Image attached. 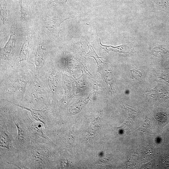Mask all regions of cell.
I'll use <instances>...</instances> for the list:
<instances>
[{
	"instance_id": "6da1fadb",
	"label": "cell",
	"mask_w": 169,
	"mask_h": 169,
	"mask_svg": "<svg viewBox=\"0 0 169 169\" xmlns=\"http://www.w3.org/2000/svg\"><path fill=\"white\" fill-rule=\"evenodd\" d=\"M65 19H54L46 16L44 19V27L46 33L49 36H58L60 32L59 28L60 24Z\"/></svg>"
},
{
	"instance_id": "7a4b0ae2",
	"label": "cell",
	"mask_w": 169,
	"mask_h": 169,
	"mask_svg": "<svg viewBox=\"0 0 169 169\" xmlns=\"http://www.w3.org/2000/svg\"><path fill=\"white\" fill-rule=\"evenodd\" d=\"M28 127L32 136L39 140H46L47 137L44 135L41 125L39 123L29 121Z\"/></svg>"
},
{
	"instance_id": "3957f363",
	"label": "cell",
	"mask_w": 169,
	"mask_h": 169,
	"mask_svg": "<svg viewBox=\"0 0 169 169\" xmlns=\"http://www.w3.org/2000/svg\"><path fill=\"white\" fill-rule=\"evenodd\" d=\"M0 142L1 147L10 149L11 140L5 125L1 128Z\"/></svg>"
},
{
	"instance_id": "277c9868",
	"label": "cell",
	"mask_w": 169,
	"mask_h": 169,
	"mask_svg": "<svg viewBox=\"0 0 169 169\" xmlns=\"http://www.w3.org/2000/svg\"><path fill=\"white\" fill-rule=\"evenodd\" d=\"M19 107L29 111L33 118L37 121L40 122L44 125L45 127L46 126V119L44 115V111L30 109L28 107L17 105Z\"/></svg>"
},
{
	"instance_id": "5b68a950",
	"label": "cell",
	"mask_w": 169,
	"mask_h": 169,
	"mask_svg": "<svg viewBox=\"0 0 169 169\" xmlns=\"http://www.w3.org/2000/svg\"><path fill=\"white\" fill-rule=\"evenodd\" d=\"M14 39V35L13 34L11 35L6 45L4 48L2 49L1 53L2 58L3 60H6L11 53Z\"/></svg>"
},
{
	"instance_id": "8992f818",
	"label": "cell",
	"mask_w": 169,
	"mask_h": 169,
	"mask_svg": "<svg viewBox=\"0 0 169 169\" xmlns=\"http://www.w3.org/2000/svg\"><path fill=\"white\" fill-rule=\"evenodd\" d=\"M32 159L35 160L37 163H41L42 162L46 161L48 158V154L44 151L40 149L33 150L32 152Z\"/></svg>"
},
{
	"instance_id": "52a82bcc",
	"label": "cell",
	"mask_w": 169,
	"mask_h": 169,
	"mask_svg": "<svg viewBox=\"0 0 169 169\" xmlns=\"http://www.w3.org/2000/svg\"><path fill=\"white\" fill-rule=\"evenodd\" d=\"M15 124L17 127V135L16 139L17 144L19 145L24 144L26 140L24 131L22 128L19 125L14 121Z\"/></svg>"
},
{
	"instance_id": "ba28073f",
	"label": "cell",
	"mask_w": 169,
	"mask_h": 169,
	"mask_svg": "<svg viewBox=\"0 0 169 169\" xmlns=\"http://www.w3.org/2000/svg\"><path fill=\"white\" fill-rule=\"evenodd\" d=\"M44 58L43 49L39 45L36 54L35 64L37 69H39L43 65Z\"/></svg>"
},
{
	"instance_id": "9c48e42d",
	"label": "cell",
	"mask_w": 169,
	"mask_h": 169,
	"mask_svg": "<svg viewBox=\"0 0 169 169\" xmlns=\"http://www.w3.org/2000/svg\"><path fill=\"white\" fill-rule=\"evenodd\" d=\"M28 39H27L26 40L21 49L19 54V57L21 60H24L26 59L28 50Z\"/></svg>"
},
{
	"instance_id": "30bf717a",
	"label": "cell",
	"mask_w": 169,
	"mask_h": 169,
	"mask_svg": "<svg viewBox=\"0 0 169 169\" xmlns=\"http://www.w3.org/2000/svg\"><path fill=\"white\" fill-rule=\"evenodd\" d=\"M124 108L128 112L129 117V118H132V119L134 117L137 116L138 115V112L136 111L134 108L131 106L126 104L125 105H124Z\"/></svg>"
}]
</instances>
